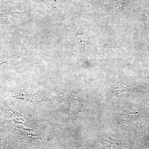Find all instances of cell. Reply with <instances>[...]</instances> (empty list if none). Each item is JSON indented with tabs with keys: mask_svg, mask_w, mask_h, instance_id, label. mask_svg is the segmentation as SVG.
<instances>
[{
	"mask_svg": "<svg viewBox=\"0 0 149 149\" xmlns=\"http://www.w3.org/2000/svg\"><path fill=\"white\" fill-rule=\"evenodd\" d=\"M134 115L132 112L129 111H125L121 113L120 115V118L123 121H130L133 119Z\"/></svg>",
	"mask_w": 149,
	"mask_h": 149,
	"instance_id": "cell-1",
	"label": "cell"
},
{
	"mask_svg": "<svg viewBox=\"0 0 149 149\" xmlns=\"http://www.w3.org/2000/svg\"><path fill=\"white\" fill-rule=\"evenodd\" d=\"M105 142L107 144L108 146L111 149H119V146L117 144L113 141H111V140H109V139H106V140L105 141Z\"/></svg>",
	"mask_w": 149,
	"mask_h": 149,
	"instance_id": "cell-2",
	"label": "cell"
},
{
	"mask_svg": "<svg viewBox=\"0 0 149 149\" xmlns=\"http://www.w3.org/2000/svg\"><path fill=\"white\" fill-rule=\"evenodd\" d=\"M114 93L116 94H119L123 92H125L127 90L126 86L123 85H118L113 88Z\"/></svg>",
	"mask_w": 149,
	"mask_h": 149,
	"instance_id": "cell-3",
	"label": "cell"
},
{
	"mask_svg": "<svg viewBox=\"0 0 149 149\" xmlns=\"http://www.w3.org/2000/svg\"><path fill=\"white\" fill-rule=\"evenodd\" d=\"M4 63V62H2L0 61V65H1L3 64V63Z\"/></svg>",
	"mask_w": 149,
	"mask_h": 149,
	"instance_id": "cell-4",
	"label": "cell"
}]
</instances>
